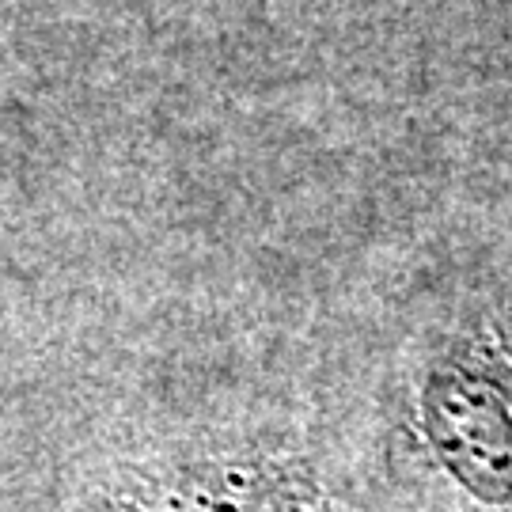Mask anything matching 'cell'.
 Segmentation results:
<instances>
[{
	"label": "cell",
	"instance_id": "1",
	"mask_svg": "<svg viewBox=\"0 0 512 512\" xmlns=\"http://www.w3.org/2000/svg\"><path fill=\"white\" fill-rule=\"evenodd\" d=\"M92 512H319V505L289 471L202 467L171 482H148L114 494Z\"/></svg>",
	"mask_w": 512,
	"mask_h": 512
}]
</instances>
